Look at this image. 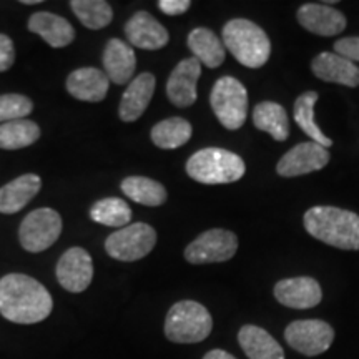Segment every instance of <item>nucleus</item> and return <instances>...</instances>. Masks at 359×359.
<instances>
[{
  "label": "nucleus",
  "mask_w": 359,
  "mask_h": 359,
  "mask_svg": "<svg viewBox=\"0 0 359 359\" xmlns=\"http://www.w3.org/2000/svg\"><path fill=\"white\" fill-rule=\"evenodd\" d=\"M125 35L133 47L143 50H158L168 43V30L145 11L137 12L125 25Z\"/></svg>",
  "instance_id": "15"
},
{
  "label": "nucleus",
  "mask_w": 359,
  "mask_h": 359,
  "mask_svg": "<svg viewBox=\"0 0 359 359\" xmlns=\"http://www.w3.org/2000/svg\"><path fill=\"white\" fill-rule=\"evenodd\" d=\"M318 98H320V95H318V92H313V90L304 92L303 95L296 98L293 109L294 120L296 123H298V127L302 128L314 143H318V145L325 148H330L333 145V140H330V138L321 132L320 127H318V123L314 122V105H316Z\"/></svg>",
  "instance_id": "26"
},
{
  "label": "nucleus",
  "mask_w": 359,
  "mask_h": 359,
  "mask_svg": "<svg viewBox=\"0 0 359 359\" xmlns=\"http://www.w3.org/2000/svg\"><path fill=\"white\" fill-rule=\"evenodd\" d=\"M42 188L39 175L25 173L0 188V213L13 215L20 212Z\"/></svg>",
  "instance_id": "22"
},
{
  "label": "nucleus",
  "mask_w": 359,
  "mask_h": 359,
  "mask_svg": "<svg viewBox=\"0 0 359 359\" xmlns=\"http://www.w3.org/2000/svg\"><path fill=\"white\" fill-rule=\"evenodd\" d=\"M275 298L283 306L293 309H309L321 303L323 291L314 278H286L276 283Z\"/></svg>",
  "instance_id": "14"
},
{
  "label": "nucleus",
  "mask_w": 359,
  "mask_h": 359,
  "mask_svg": "<svg viewBox=\"0 0 359 359\" xmlns=\"http://www.w3.org/2000/svg\"><path fill=\"white\" fill-rule=\"evenodd\" d=\"M245 170L243 158L223 148H203L187 161V173L190 178L205 185L238 182L245 175Z\"/></svg>",
  "instance_id": "4"
},
{
  "label": "nucleus",
  "mask_w": 359,
  "mask_h": 359,
  "mask_svg": "<svg viewBox=\"0 0 359 359\" xmlns=\"http://www.w3.org/2000/svg\"><path fill=\"white\" fill-rule=\"evenodd\" d=\"M57 280L69 293H82L93 280V262L87 250H67L57 263Z\"/></svg>",
  "instance_id": "11"
},
{
  "label": "nucleus",
  "mask_w": 359,
  "mask_h": 359,
  "mask_svg": "<svg viewBox=\"0 0 359 359\" xmlns=\"http://www.w3.org/2000/svg\"><path fill=\"white\" fill-rule=\"evenodd\" d=\"M40 0H22V4H25V6H35V4H39Z\"/></svg>",
  "instance_id": "37"
},
{
  "label": "nucleus",
  "mask_w": 359,
  "mask_h": 359,
  "mask_svg": "<svg viewBox=\"0 0 359 359\" xmlns=\"http://www.w3.org/2000/svg\"><path fill=\"white\" fill-rule=\"evenodd\" d=\"M311 69L313 74L325 82L339 83L351 88L359 85V67L336 52H323L314 57Z\"/></svg>",
  "instance_id": "17"
},
{
  "label": "nucleus",
  "mask_w": 359,
  "mask_h": 359,
  "mask_svg": "<svg viewBox=\"0 0 359 359\" xmlns=\"http://www.w3.org/2000/svg\"><path fill=\"white\" fill-rule=\"evenodd\" d=\"M15 62V48L12 39L6 34H0V74L7 72Z\"/></svg>",
  "instance_id": "34"
},
{
  "label": "nucleus",
  "mask_w": 359,
  "mask_h": 359,
  "mask_svg": "<svg viewBox=\"0 0 359 359\" xmlns=\"http://www.w3.org/2000/svg\"><path fill=\"white\" fill-rule=\"evenodd\" d=\"M191 125L182 116H172L151 128V142L163 150H175L183 147L191 138Z\"/></svg>",
  "instance_id": "28"
},
{
  "label": "nucleus",
  "mask_w": 359,
  "mask_h": 359,
  "mask_svg": "<svg viewBox=\"0 0 359 359\" xmlns=\"http://www.w3.org/2000/svg\"><path fill=\"white\" fill-rule=\"evenodd\" d=\"M67 90L72 97L82 102H102L107 97L110 87V80L105 72L83 67L74 70L67 79Z\"/></svg>",
  "instance_id": "19"
},
{
  "label": "nucleus",
  "mask_w": 359,
  "mask_h": 359,
  "mask_svg": "<svg viewBox=\"0 0 359 359\" xmlns=\"http://www.w3.org/2000/svg\"><path fill=\"white\" fill-rule=\"evenodd\" d=\"M304 228L316 240L339 250H359V215L336 206H313L304 213Z\"/></svg>",
  "instance_id": "2"
},
{
  "label": "nucleus",
  "mask_w": 359,
  "mask_h": 359,
  "mask_svg": "<svg viewBox=\"0 0 359 359\" xmlns=\"http://www.w3.org/2000/svg\"><path fill=\"white\" fill-rule=\"evenodd\" d=\"M188 47L200 64L208 69H217L224 60V45L217 34L210 29L191 30L188 35Z\"/></svg>",
  "instance_id": "24"
},
{
  "label": "nucleus",
  "mask_w": 359,
  "mask_h": 359,
  "mask_svg": "<svg viewBox=\"0 0 359 359\" xmlns=\"http://www.w3.org/2000/svg\"><path fill=\"white\" fill-rule=\"evenodd\" d=\"M212 109L219 123L228 130L243 127L248 115V92L235 77H222L213 85L210 95Z\"/></svg>",
  "instance_id": "6"
},
{
  "label": "nucleus",
  "mask_w": 359,
  "mask_h": 359,
  "mask_svg": "<svg viewBox=\"0 0 359 359\" xmlns=\"http://www.w3.org/2000/svg\"><path fill=\"white\" fill-rule=\"evenodd\" d=\"M334 52L338 55L348 58L354 62H359V37H346L339 39L338 42L334 43Z\"/></svg>",
  "instance_id": "33"
},
{
  "label": "nucleus",
  "mask_w": 359,
  "mask_h": 359,
  "mask_svg": "<svg viewBox=\"0 0 359 359\" xmlns=\"http://www.w3.org/2000/svg\"><path fill=\"white\" fill-rule=\"evenodd\" d=\"M160 11L167 15H182L188 8L191 7L190 0H160L158 2Z\"/></svg>",
  "instance_id": "35"
},
{
  "label": "nucleus",
  "mask_w": 359,
  "mask_h": 359,
  "mask_svg": "<svg viewBox=\"0 0 359 359\" xmlns=\"http://www.w3.org/2000/svg\"><path fill=\"white\" fill-rule=\"evenodd\" d=\"M223 45L248 69H259L268 62L271 43L262 27L246 19H233L223 27Z\"/></svg>",
  "instance_id": "3"
},
{
  "label": "nucleus",
  "mask_w": 359,
  "mask_h": 359,
  "mask_svg": "<svg viewBox=\"0 0 359 359\" xmlns=\"http://www.w3.org/2000/svg\"><path fill=\"white\" fill-rule=\"evenodd\" d=\"M296 17L304 29L323 37H333L346 29V17L338 8L325 6V4L302 6Z\"/></svg>",
  "instance_id": "16"
},
{
  "label": "nucleus",
  "mask_w": 359,
  "mask_h": 359,
  "mask_svg": "<svg viewBox=\"0 0 359 359\" xmlns=\"http://www.w3.org/2000/svg\"><path fill=\"white\" fill-rule=\"evenodd\" d=\"M330 161L327 148L318 145L314 142H304L291 148L288 154L278 161L276 172L285 178L302 177L318 170L325 168Z\"/></svg>",
  "instance_id": "12"
},
{
  "label": "nucleus",
  "mask_w": 359,
  "mask_h": 359,
  "mask_svg": "<svg viewBox=\"0 0 359 359\" xmlns=\"http://www.w3.org/2000/svg\"><path fill=\"white\" fill-rule=\"evenodd\" d=\"M201 75V64L195 57L185 58L175 67L167 82V95L178 109H187L196 102V82Z\"/></svg>",
  "instance_id": "13"
},
{
  "label": "nucleus",
  "mask_w": 359,
  "mask_h": 359,
  "mask_svg": "<svg viewBox=\"0 0 359 359\" xmlns=\"http://www.w3.org/2000/svg\"><path fill=\"white\" fill-rule=\"evenodd\" d=\"M34 103L29 97L20 93H6L0 95V125L13 122V120L27 118V115L32 114Z\"/></svg>",
  "instance_id": "32"
},
{
  "label": "nucleus",
  "mask_w": 359,
  "mask_h": 359,
  "mask_svg": "<svg viewBox=\"0 0 359 359\" xmlns=\"http://www.w3.org/2000/svg\"><path fill=\"white\" fill-rule=\"evenodd\" d=\"M53 299L35 278L11 273L0 280V314L17 325H35L47 320Z\"/></svg>",
  "instance_id": "1"
},
{
  "label": "nucleus",
  "mask_w": 359,
  "mask_h": 359,
  "mask_svg": "<svg viewBox=\"0 0 359 359\" xmlns=\"http://www.w3.org/2000/svg\"><path fill=\"white\" fill-rule=\"evenodd\" d=\"M285 339L294 351L304 356H318L333 344L334 330L321 320H299L288 325Z\"/></svg>",
  "instance_id": "10"
},
{
  "label": "nucleus",
  "mask_w": 359,
  "mask_h": 359,
  "mask_svg": "<svg viewBox=\"0 0 359 359\" xmlns=\"http://www.w3.org/2000/svg\"><path fill=\"white\" fill-rule=\"evenodd\" d=\"M238 238L228 230H208L191 241L185 250V258L191 264L223 263L235 257Z\"/></svg>",
  "instance_id": "9"
},
{
  "label": "nucleus",
  "mask_w": 359,
  "mask_h": 359,
  "mask_svg": "<svg viewBox=\"0 0 359 359\" xmlns=\"http://www.w3.org/2000/svg\"><path fill=\"white\" fill-rule=\"evenodd\" d=\"M62 233V217L52 208H39L24 218L19 230L22 248L40 253L55 243Z\"/></svg>",
  "instance_id": "8"
},
{
  "label": "nucleus",
  "mask_w": 359,
  "mask_h": 359,
  "mask_svg": "<svg viewBox=\"0 0 359 359\" xmlns=\"http://www.w3.org/2000/svg\"><path fill=\"white\" fill-rule=\"evenodd\" d=\"M156 245V231L147 223H132L111 233L105 241V251L118 262H138Z\"/></svg>",
  "instance_id": "7"
},
{
  "label": "nucleus",
  "mask_w": 359,
  "mask_h": 359,
  "mask_svg": "<svg viewBox=\"0 0 359 359\" xmlns=\"http://www.w3.org/2000/svg\"><path fill=\"white\" fill-rule=\"evenodd\" d=\"M203 359H236L233 354L223 351V349H213V351L206 353Z\"/></svg>",
  "instance_id": "36"
},
{
  "label": "nucleus",
  "mask_w": 359,
  "mask_h": 359,
  "mask_svg": "<svg viewBox=\"0 0 359 359\" xmlns=\"http://www.w3.org/2000/svg\"><path fill=\"white\" fill-rule=\"evenodd\" d=\"M212 330L213 320L208 309L190 299L173 304L165 320V336L178 344L201 343L208 338Z\"/></svg>",
  "instance_id": "5"
},
{
  "label": "nucleus",
  "mask_w": 359,
  "mask_h": 359,
  "mask_svg": "<svg viewBox=\"0 0 359 359\" xmlns=\"http://www.w3.org/2000/svg\"><path fill=\"white\" fill-rule=\"evenodd\" d=\"M103 67L110 82L116 85L128 83L137 69L133 47L120 39H110L103 52Z\"/></svg>",
  "instance_id": "20"
},
{
  "label": "nucleus",
  "mask_w": 359,
  "mask_h": 359,
  "mask_svg": "<svg viewBox=\"0 0 359 359\" xmlns=\"http://www.w3.org/2000/svg\"><path fill=\"white\" fill-rule=\"evenodd\" d=\"M253 123L262 132H266L276 142H285L290 137V120L286 110L276 102H262L253 110Z\"/></svg>",
  "instance_id": "25"
},
{
  "label": "nucleus",
  "mask_w": 359,
  "mask_h": 359,
  "mask_svg": "<svg viewBox=\"0 0 359 359\" xmlns=\"http://www.w3.org/2000/svg\"><path fill=\"white\" fill-rule=\"evenodd\" d=\"M40 138L39 125L29 118L13 120L0 125V148L2 150H20L34 145Z\"/></svg>",
  "instance_id": "29"
},
{
  "label": "nucleus",
  "mask_w": 359,
  "mask_h": 359,
  "mask_svg": "<svg viewBox=\"0 0 359 359\" xmlns=\"http://www.w3.org/2000/svg\"><path fill=\"white\" fill-rule=\"evenodd\" d=\"M122 191L135 203L160 206L167 201L168 193L156 180L147 177H128L122 182Z\"/></svg>",
  "instance_id": "27"
},
{
  "label": "nucleus",
  "mask_w": 359,
  "mask_h": 359,
  "mask_svg": "<svg viewBox=\"0 0 359 359\" xmlns=\"http://www.w3.org/2000/svg\"><path fill=\"white\" fill-rule=\"evenodd\" d=\"M90 218L105 226L125 228L132 222V208L125 200L110 196V198L98 200L97 203H93L90 208Z\"/></svg>",
  "instance_id": "30"
},
{
  "label": "nucleus",
  "mask_w": 359,
  "mask_h": 359,
  "mask_svg": "<svg viewBox=\"0 0 359 359\" xmlns=\"http://www.w3.org/2000/svg\"><path fill=\"white\" fill-rule=\"evenodd\" d=\"M70 7L79 20L90 30L105 29L114 19V11L105 0H72Z\"/></svg>",
  "instance_id": "31"
},
{
  "label": "nucleus",
  "mask_w": 359,
  "mask_h": 359,
  "mask_svg": "<svg viewBox=\"0 0 359 359\" xmlns=\"http://www.w3.org/2000/svg\"><path fill=\"white\" fill-rule=\"evenodd\" d=\"M155 85V75L148 74V72H143L132 80V83L125 90L118 107V115L123 122H135L145 114L147 107L150 105L151 97H154Z\"/></svg>",
  "instance_id": "18"
},
{
  "label": "nucleus",
  "mask_w": 359,
  "mask_h": 359,
  "mask_svg": "<svg viewBox=\"0 0 359 359\" xmlns=\"http://www.w3.org/2000/svg\"><path fill=\"white\" fill-rule=\"evenodd\" d=\"M30 32L37 34L52 48H64L75 40V29L64 17L52 12H35L29 19Z\"/></svg>",
  "instance_id": "21"
},
{
  "label": "nucleus",
  "mask_w": 359,
  "mask_h": 359,
  "mask_svg": "<svg viewBox=\"0 0 359 359\" xmlns=\"http://www.w3.org/2000/svg\"><path fill=\"white\" fill-rule=\"evenodd\" d=\"M238 343L250 359H285L281 344L259 326L246 325L241 327Z\"/></svg>",
  "instance_id": "23"
}]
</instances>
